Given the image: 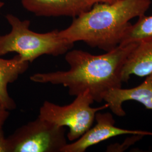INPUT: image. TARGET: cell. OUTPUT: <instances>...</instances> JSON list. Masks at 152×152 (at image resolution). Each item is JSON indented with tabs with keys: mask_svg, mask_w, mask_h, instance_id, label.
Here are the masks:
<instances>
[{
	"mask_svg": "<svg viewBox=\"0 0 152 152\" xmlns=\"http://www.w3.org/2000/svg\"><path fill=\"white\" fill-rule=\"evenodd\" d=\"M137 44L119 45L105 54L92 55L81 50L68 51L66 71L36 73L30 80L37 83L62 85L69 94L77 96L86 90L94 102L100 103L109 90L122 87V71L129 55Z\"/></svg>",
	"mask_w": 152,
	"mask_h": 152,
	"instance_id": "cell-1",
	"label": "cell"
},
{
	"mask_svg": "<svg viewBox=\"0 0 152 152\" xmlns=\"http://www.w3.org/2000/svg\"><path fill=\"white\" fill-rule=\"evenodd\" d=\"M151 4V0L97 3L75 17L59 34L72 43L83 41L92 48L109 51L120 45L131 24V20L144 15Z\"/></svg>",
	"mask_w": 152,
	"mask_h": 152,
	"instance_id": "cell-2",
	"label": "cell"
},
{
	"mask_svg": "<svg viewBox=\"0 0 152 152\" xmlns=\"http://www.w3.org/2000/svg\"><path fill=\"white\" fill-rule=\"evenodd\" d=\"M10 32L0 36V56L15 52L23 61L32 63L44 55L58 56L65 54L74 43L61 37L58 30L39 33L29 28L31 22L21 20L12 14L6 15Z\"/></svg>",
	"mask_w": 152,
	"mask_h": 152,
	"instance_id": "cell-3",
	"label": "cell"
},
{
	"mask_svg": "<svg viewBox=\"0 0 152 152\" xmlns=\"http://www.w3.org/2000/svg\"><path fill=\"white\" fill-rule=\"evenodd\" d=\"M94 102L88 90L77 95L72 103L64 106L45 101L40 108L38 117L59 126L68 127L69 131L67 138L69 141H75L91 127L96 113L108 108L107 103L92 108L90 105Z\"/></svg>",
	"mask_w": 152,
	"mask_h": 152,
	"instance_id": "cell-4",
	"label": "cell"
},
{
	"mask_svg": "<svg viewBox=\"0 0 152 152\" xmlns=\"http://www.w3.org/2000/svg\"><path fill=\"white\" fill-rule=\"evenodd\" d=\"M65 131L38 117L6 138L8 152H61L67 144Z\"/></svg>",
	"mask_w": 152,
	"mask_h": 152,
	"instance_id": "cell-5",
	"label": "cell"
},
{
	"mask_svg": "<svg viewBox=\"0 0 152 152\" xmlns=\"http://www.w3.org/2000/svg\"><path fill=\"white\" fill-rule=\"evenodd\" d=\"M96 124L91 127L79 139L70 144H66L61 152H85L88 148L105 141L109 138L125 134L136 135H151L152 132L123 129L114 126L115 121L109 113L97 112L95 115Z\"/></svg>",
	"mask_w": 152,
	"mask_h": 152,
	"instance_id": "cell-6",
	"label": "cell"
},
{
	"mask_svg": "<svg viewBox=\"0 0 152 152\" xmlns=\"http://www.w3.org/2000/svg\"><path fill=\"white\" fill-rule=\"evenodd\" d=\"M103 100L114 114L120 117L126 115L122 104L129 100L138 102L147 109L152 110V73L136 87L129 89L115 88L109 90L104 94Z\"/></svg>",
	"mask_w": 152,
	"mask_h": 152,
	"instance_id": "cell-7",
	"label": "cell"
},
{
	"mask_svg": "<svg viewBox=\"0 0 152 152\" xmlns=\"http://www.w3.org/2000/svg\"><path fill=\"white\" fill-rule=\"evenodd\" d=\"M24 9L40 16L75 18L91 8L87 0H22Z\"/></svg>",
	"mask_w": 152,
	"mask_h": 152,
	"instance_id": "cell-8",
	"label": "cell"
},
{
	"mask_svg": "<svg viewBox=\"0 0 152 152\" xmlns=\"http://www.w3.org/2000/svg\"><path fill=\"white\" fill-rule=\"evenodd\" d=\"M152 73V38L136 44L129 55L122 71V81L127 82L131 75L139 77Z\"/></svg>",
	"mask_w": 152,
	"mask_h": 152,
	"instance_id": "cell-9",
	"label": "cell"
},
{
	"mask_svg": "<svg viewBox=\"0 0 152 152\" xmlns=\"http://www.w3.org/2000/svg\"><path fill=\"white\" fill-rule=\"evenodd\" d=\"M29 65V63L23 61L19 55L11 59L0 58V105L7 110L16 107L14 100L8 93V84L15 81L19 76L27 71Z\"/></svg>",
	"mask_w": 152,
	"mask_h": 152,
	"instance_id": "cell-10",
	"label": "cell"
},
{
	"mask_svg": "<svg viewBox=\"0 0 152 152\" xmlns=\"http://www.w3.org/2000/svg\"><path fill=\"white\" fill-rule=\"evenodd\" d=\"M152 38V15L145 14L139 17L134 24H131L125 33L120 45L138 44Z\"/></svg>",
	"mask_w": 152,
	"mask_h": 152,
	"instance_id": "cell-11",
	"label": "cell"
},
{
	"mask_svg": "<svg viewBox=\"0 0 152 152\" xmlns=\"http://www.w3.org/2000/svg\"><path fill=\"white\" fill-rule=\"evenodd\" d=\"M0 152H8L7 139L5 137L2 129H0Z\"/></svg>",
	"mask_w": 152,
	"mask_h": 152,
	"instance_id": "cell-12",
	"label": "cell"
},
{
	"mask_svg": "<svg viewBox=\"0 0 152 152\" xmlns=\"http://www.w3.org/2000/svg\"><path fill=\"white\" fill-rule=\"evenodd\" d=\"M9 114L10 113L7 109L0 105V129H2L6 121L9 116Z\"/></svg>",
	"mask_w": 152,
	"mask_h": 152,
	"instance_id": "cell-13",
	"label": "cell"
},
{
	"mask_svg": "<svg viewBox=\"0 0 152 152\" xmlns=\"http://www.w3.org/2000/svg\"><path fill=\"white\" fill-rule=\"evenodd\" d=\"M120 0H87L88 4H90V5L92 7L95 4L97 3H108V4H111V3H113L115 2L118 1Z\"/></svg>",
	"mask_w": 152,
	"mask_h": 152,
	"instance_id": "cell-14",
	"label": "cell"
},
{
	"mask_svg": "<svg viewBox=\"0 0 152 152\" xmlns=\"http://www.w3.org/2000/svg\"><path fill=\"white\" fill-rule=\"evenodd\" d=\"M4 6V3L2 1H0V9Z\"/></svg>",
	"mask_w": 152,
	"mask_h": 152,
	"instance_id": "cell-15",
	"label": "cell"
}]
</instances>
